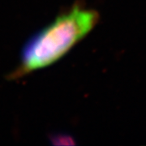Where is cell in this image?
I'll return each mask as SVG.
<instances>
[{"label":"cell","instance_id":"cell-1","mask_svg":"<svg viewBox=\"0 0 146 146\" xmlns=\"http://www.w3.org/2000/svg\"><path fill=\"white\" fill-rule=\"evenodd\" d=\"M98 20L95 10L73 6L27 41L21 50L20 65L10 78H21L56 63L92 31Z\"/></svg>","mask_w":146,"mask_h":146}]
</instances>
